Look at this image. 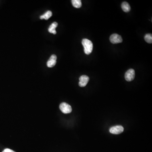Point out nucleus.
Listing matches in <instances>:
<instances>
[{
	"label": "nucleus",
	"mask_w": 152,
	"mask_h": 152,
	"mask_svg": "<svg viewBox=\"0 0 152 152\" xmlns=\"http://www.w3.org/2000/svg\"><path fill=\"white\" fill-rule=\"evenodd\" d=\"M58 24L56 22H54L52 23L50 26L49 28H48V31L50 33H53L54 34H56V29L57 27L58 26Z\"/></svg>",
	"instance_id": "8"
},
{
	"label": "nucleus",
	"mask_w": 152,
	"mask_h": 152,
	"mask_svg": "<svg viewBox=\"0 0 152 152\" xmlns=\"http://www.w3.org/2000/svg\"><path fill=\"white\" fill-rule=\"evenodd\" d=\"M84 48V53L86 55H89L92 52L93 49V44L92 42L88 39H84L82 42Z\"/></svg>",
	"instance_id": "1"
},
{
	"label": "nucleus",
	"mask_w": 152,
	"mask_h": 152,
	"mask_svg": "<svg viewBox=\"0 0 152 152\" xmlns=\"http://www.w3.org/2000/svg\"><path fill=\"white\" fill-rule=\"evenodd\" d=\"M60 109L64 114L70 113L72 111V108L71 106L65 102L60 104Z\"/></svg>",
	"instance_id": "2"
},
{
	"label": "nucleus",
	"mask_w": 152,
	"mask_h": 152,
	"mask_svg": "<svg viewBox=\"0 0 152 152\" xmlns=\"http://www.w3.org/2000/svg\"><path fill=\"white\" fill-rule=\"evenodd\" d=\"M2 152H16L14 151H12V150H11V149H8V148H7L5 149L4 151Z\"/></svg>",
	"instance_id": "13"
},
{
	"label": "nucleus",
	"mask_w": 152,
	"mask_h": 152,
	"mask_svg": "<svg viewBox=\"0 0 152 152\" xmlns=\"http://www.w3.org/2000/svg\"><path fill=\"white\" fill-rule=\"evenodd\" d=\"M145 40L149 44L152 43V35L151 34L148 33L145 35Z\"/></svg>",
	"instance_id": "12"
},
{
	"label": "nucleus",
	"mask_w": 152,
	"mask_h": 152,
	"mask_svg": "<svg viewBox=\"0 0 152 152\" xmlns=\"http://www.w3.org/2000/svg\"><path fill=\"white\" fill-rule=\"evenodd\" d=\"M52 16V12L50 11H47L45 14L41 16L40 18L41 19H45L46 20H48Z\"/></svg>",
	"instance_id": "10"
},
{
	"label": "nucleus",
	"mask_w": 152,
	"mask_h": 152,
	"mask_svg": "<svg viewBox=\"0 0 152 152\" xmlns=\"http://www.w3.org/2000/svg\"><path fill=\"white\" fill-rule=\"evenodd\" d=\"M121 7L123 10L125 12H129L131 10L130 6L127 2L123 3L121 5Z\"/></svg>",
	"instance_id": "9"
},
{
	"label": "nucleus",
	"mask_w": 152,
	"mask_h": 152,
	"mask_svg": "<svg viewBox=\"0 0 152 152\" xmlns=\"http://www.w3.org/2000/svg\"><path fill=\"white\" fill-rule=\"evenodd\" d=\"M124 131V128L121 125L114 126L110 129V132L114 135H119L122 133Z\"/></svg>",
	"instance_id": "3"
},
{
	"label": "nucleus",
	"mask_w": 152,
	"mask_h": 152,
	"mask_svg": "<svg viewBox=\"0 0 152 152\" xmlns=\"http://www.w3.org/2000/svg\"><path fill=\"white\" fill-rule=\"evenodd\" d=\"M110 40L112 44H118L121 43L123 41L122 38L118 34H113L110 36Z\"/></svg>",
	"instance_id": "5"
},
{
	"label": "nucleus",
	"mask_w": 152,
	"mask_h": 152,
	"mask_svg": "<svg viewBox=\"0 0 152 152\" xmlns=\"http://www.w3.org/2000/svg\"><path fill=\"white\" fill-rule=\"evenodd\" d=\"M73 6L76 8H80L82 7V2L80 0H72V1Z\"/></svg>",
	"instance_id": "11"
},
{
	"label": "nucleus",
	"mask_w": 152,
	"mask_h": 152,
	"mask_svg": "<svg viewBox=\"0 0 152 152\" xmlns=\"http://www.w3.org/2000/svg\"><path fill=\"white\" fill-rule=\"evenodd\" d=\"M79 86L81 87H84L88 84L89 80V77L86 75H82L79 78Z\"/></svg>",
	"instance_id": "6"
},
{
	"label": "nucleus",
	"mask_w": 152,
	"mask_h": 152,
	"mask_svg": "<svg viewBox=\"0 0 152 152\" xmlns=\"http://www.w3.org/2000/svg\"><path fill=\"white\" fill-rule=\"evenodd\" d=\"M135 70L133 69H130L125 74V79L127 81H131L135 79Z\"/></svg>",
	"instance_id": "4"
},
{
	"label": "nucleus",
	"mask_w": 152,
	"mask_h": 152,
	"mask_svg": "<svg viewBox=\"0 0 152 152\" xmlns=\"http://www.w3.org/2000/svg\"><path fill=\"white\" fill-rule=\"evenodd\" d=\"M57 56L53 55L50 57L49 60L47 62V66L49 68L53 67L56 64Z\"/></svg>",
	"instance_id": "7"
}]
</instances>
